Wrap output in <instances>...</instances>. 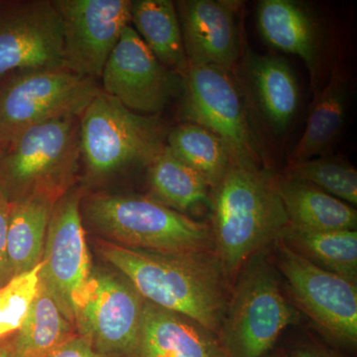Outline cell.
<instances>
[{"instance_id": "6da1fadb", "label": "cell", "mask_w": 357, "mask_h": 357, "mask_svg": "<svg viewBox=\"0 0 357 357\" xmlns=\"http://www.w3.org/2000/svg\"><path fill=\"white\" fill-rule=\"evenodd\" d=\"M100 255L145 301L184 314L218 335L229 293L213 253L166 255L102 243Z\"/></svg>"}, {"instance_id": "7a4b0ae2", "label": "cell", "mask_w": 357, "mask_h": 357, "mask_svg": "<svg viewBox=\"0 0 357 357\" xmlns=\"http://www.w3.org/2000/svg\"><path fill=\"white\" fill-rule=\"evenodd\" d=\"M213 255L234 281L251 257L278 241L289 225L278 177L266 167L232 163L211 197Z\"/></svg>"}, {"instance_id": "3957f363", "label": "cell", "mask_w": 357, "mask_h": 357, "mask_svg": "<svg viewBox=\"0 0 357 357\" xmlns=\"http://www.w3.org/2000/svg\"><path fill=\"white\" fill-rule=\"evenodd\" d=\"M79 119L35 124L0 145V192L10 203L64 196L82 161Z\"/></svg>"}, {"instance_id": "277c9868", "label": "cell", "mask_w": 357, "mask_h": 357, "mask_svg": "<svg viewBox=\"0 0 357 357\" xmlns=\"http://www.w3.org/2000/svg\"><path fill=\"white\" fill-rule=\"evenodd\" d=\"M239 270L218 338L225 357H264L300 314L282 292L280 273L264 252Z\"/></svg>"}, {"instance_id": "5b68a950", "label": "cell", "mask_w": 357, "mask_h": 357, "mask_svg": "<svg viewBox=\"0 0 357 357\" xmlns=\"http://www.w3.org/2000/svg\"><path fill=\"white\" fill-rule=\"evenodd\" d=\"M98 231L119 245L166 255L213 253L210 227L154 199L102 195L84 204Z\"/></svg>"}, {"instance_id": "8992f818", "label": "cell", "mask_w": 357, "mask_h": 357, "mask_svg": "<svg viewBox=\"0 0 357 357\" xmlns=\"http://www.w3.org/2000/svg\"><path fill=\"white\" fill-rule=\"evenodd\" d=\"M79 124L82 160L91 178L149 166L167 145L158 115L134 112L102 91L89 102Z\"/></svg>"}, {"instance_id": "52a82bcc", "label": "cell", "mask_w": 357, "mask_h": 357, "mask_svg": "<svg viewBox=\"0 0 357 357\" xmlns=\"http://www.w3.org/2000/svg\"><path fill=\"white\" fill-rule=\"evenodd\" d=\"M0 81V145L35 124L81 117L102 91L96 79L66 68L14 73Z\"/></svg>"}, {"instance_id": "ba28073f", "label": "cell", "mask_w": 357, "mask_h": 357, "mask_svg": "<svg viewBox=\"0 0 357 357\" xmlns=\"http://www.w3.org/2000/svg\"><path fill=\"white\" fill-rule=\"evenodd\" d=\"M183 112L187 121L208 129L225 142L236 165L263 166V154L238 86L229 70L189 64Z\"/></svg>"}, {"instance_id": "9c48e42d", "label": "cell", "mask_w": 357, "mask_h": 357, "mask_svg": "<svg viewBox=\"0 0 357 357\" xmlns=\"http://www.w3.org/2000/svg\"><path fill=\"white\" fill-rule=\"evenodd\" d=\"M144 299L128 279L91 272L74 301L77 335L107 357H137Z\"/></svg>"}, {"instance_id": "30bf717a", "label": "cell", "mask_w": 357, "mask_h": 357, "mask_svg": "<svg viewBox=\"0 0 357 357\" xmlns=\"http://www.w3.org/2000/svg\"><path fill=\"white\" fill-rule=\"evenodd\" d=\"M275 244L277 269L297 306L326 337L344 347H356V282L312 264L280 241Z\"/></svg>"}, {"instance_id": "8fae6325", "label": "cell", "mask_w": 357, "mask_h": 357, "mask_svg": "<svg viewBox=\"0 0 357 357\" xmlns=\"http://www.w3.org/2000/svg\"><path fill=\"white\" fill-rule=\"evenodd\" d=\"M59 68H65L64 44L53 1H0V79Z\"/></svg>"}, {"instance_id": "7c38bea8", "label": "cell", "mask_w": 357, "mask_h": 357, "mask_svg": "<svg viewBox=\"0 0 357 357\" xmlns=\"http://www.w3.org/2000/svg\"><path fill=\"white\" fill-rule=\"evenodd\" d=\"M62 22L66 69L100 79L122 32L131 0H53Z\"/></svg>"}, {"instance_id": "4fadbf2b", "label": "cell", "mask_w": 357, "mask_h": 357, "mask_svg": "<svg viewBox=\"0 0 357 357\" xmlns=\"http://www.w3.org/2000/svg\"><path fill=\"white\" fill-rule=\"evenodd\" d=\"M81 203V192L70 191L54 204L40 271V280L72 324L75 298L91 272Z\"/></svg>"}, {"instance_id": "5bb4252c", "label": "cell", "mask_w": 357, "mask_h": 357, "mask_svg": "<svg viewBox=\"0 0 357 357\" xmlns=\"http://www.w3.org/2000/svg\"><path fill=\"white\" fill-rule=\"evenodd\" d=\"M177 76L157 60L129 25L110 54L100 79L102 91L128 109L157 115L177 93Z\"/></svg>"}, {"instance_id": "9a60e30c", "label": "cell", "mask_w": 357, "mask_h": 357, "mask_svg": "<svg viewBox=\"0 0 357 357\" xmlns=\"http://www.w3.org/2000/svg\"><path fill=\"white\" fill-rule=\"evenodd\" d=\"M234 2L188 0L178 2V17L188 64L229 70L239 57Z\"/></svg>"}, {"instance_id": "2e32d148", "label": "cell", "mask_w": 357, "mask_h": 357, "mask_svg": "<svg viewBox=\"0 0 357 357\" xmlns=\"http://www.w3.org/2000/svg\"><path fill=\"white\" fill-rule=\"evenodd\" d=\"M137 357H225L218 335L191 318L144 301Z\"/></svg>"}, {"instance_id": "e0dca14e", "label": "cell", "mask_w": 357, "mask_h": 357, "mask_svg": "<svg viewBox=\"0 0 357 357\" xmlns=\"http://www.w3.org/2000/svg\"><path fill=\"white\" fill-rule=\"evenodd\" d=\"M257 25L268 45L302 59L316 82L319 56L318 24L306 7L293 0H262Z\"/></svg>"}, {"instance_id": "ac0fdd59", "label": "cell", "mask_w": 357, "mask_h": 357, "mask_svg": "<svg viewBox=\"0 0 357 357\" xmlns=\"http://www.w3.org/2000/svg\"><path fill=\"white\" fill-rule=\"evenodd\" d=\"M246 74L265 121L281 134L292 122L300 102L297 79L286 61L248 53Z\"/></svg>"}, {"instance_id": "d6986e66", "label": "cell", "mask_w": 357, "mask_h": 357, "mask_svg": "<svg viewBox=\"0 0 357 357\" xmlns=\"http://www.w3.org/2000/svg\"><path fill=\"white\" fill-rule=\"evenodd\" d=\"M278 191L292 227L307 230H356V208L323 190L284 176L278 177Z\"/></svg>"}, {"instance_id": "ffe728a7", "label": "cell", "mask_w": 357, "mask_h": 357, "mask_svg": "<svg viewBox=\"0 0 357 357\" xmlns=\"http://www.w3.org/2000/svg\"><path fill=\"white\" fill-rule=\"evenodd\" d=\"M347 98V77L335 64L328 84L314 100L304 133L289 156L288 166L328 154L344 128Z\"/></svg>"}, {"instance_id": "44dd1931", "label": "cell", "mask_w": 357, "mask_h": 357, "mask_svg": "<svg viewBox=\"0 0 357 357\" xmlns=\"http://www.w3.org/2000/svg\"><path fill=\"white\" fill-rule=\"evenodd\" d=\"M56 202L50 197L35 195L11 203L6 241L11 278L41 263L52 208Z\"/></svg>"}, {"instance_id": "7402d4cb", "label": "cell", "mask_w": 357, "mask_h": 357, "mask_svg": "<svg viewBox=\"0 0 357 357\" xmlns=\"http://www.w3.org/2000/svg\"><path fill=\"white\" fill-rule=\"evenodd\" d=\"M131 22L134 30L157 60L167 69L184 77L189 64L174 2L171 0L131 1Z\"/></svg>"}, {"instance_id": "603a6c76", "label": "cell", "mask_w": 357, "mask_h": 357, "mask_svg": "<svg viewBox=\"0 0 357 357\" xmlns=\"http://www.w3.org/2000/svg\"><path fill=\"white\" fill-rule=\"evenodd\" d=\"M278 241L319 268L357 280V230H307L289 225Z\"/></svg>"}, {"instance_id": "cb8c5ba5", "label": "cell", "mask_w": 357, "mask_h": 357, "mask_svg": "<svg viewBox=\"0 0 357 357\" xmlns=\"http://www.w3.org/2000/svg\"><path fill=\"white\" fill-rule=\"evenodd\" d=\"M77 335L41 280L22 326L13 337L20 357H45Z\"/></svg>"}, {"instance_id": "d4e9b609", "label": "cell", "mask_w": 357, "mask_h": 357, "mask_svg": "<svg viewBox=\"0 0 357 357\" xmlns=\"http://www.w3.org/2000/svg\"><path fill=\"white\" fill-rule=\"evenodd\" d=\"M167 147L178 160L202 176L215 189L232 165L231 155L218 135L194 123L173 128L166 138Z\"/></svg>"}, {"instance_id": "484cf974", "label": "cell", "mask_w": 357, "mask_h": 357, "mask_svg": "<svg viewBox=\"0 0 357 357\" xmlns=\"http://www.w3.org/2000/svg\"><path fill=\"white\" fill-rule=\"evenodd\" d=\"M148 168L150 185L160 203L180 213L211 204V188L206 181L178 160L167 145Z\"/></svg>"}, {"instance_id": "4316f807", "label": "cell", "mask_w": 357, "mask_h": 357, "mask_svg": "<svg viewBox=\"0 0 357 357\" xmlns=\"http://www.w3.org/2000/svg\"><path fill=\"white\" fill-rule=\"evenodd\" d=\"M285 176L309 183L352 206L357 204V171L342 157H314L288 166Z\"/></svg>"}, {"instance_id": "83f0119b", "label": "cell", "mask_w": 357, "mask_h": 357, "mask_svg": "<svg viewBox=\"0 0 357 357\" xmlns=\"http://www.w3.org/2000/svg\"><path fill=\"white\" fill-rule=\"evenodd\" d=\"M41 267L40 263L0 287V340L17 333L22 326L38 289Z\"/></svg>"}, {"instance_id": "f1b7e54d", "label": "cell", "mask_w": 357, "mask_h": 357, "mask_svg": "<svg viewBox=\"0 0 357 357\" xmlns=\"http://www.w3.org/2000/svg\"><path fill=\"white\" fill-rule=\"evenodd\" d=\"M11 203L0 192V287L10 280L8 263H7L6 241L8 231Z\"/></svg>"}, {"instance_id": "f546056e", "label": "cell", "mask_w": 357, "mask_h": 357, "mask_svg": "<svg viewBox=\"0 0 357 357\" xmlns=\"http://www.w3.org/2000/svg\"><path fill=\"white\" fill-rule=\"evenodd\" d=\"M45 357H107L100 354L89 340L77 335L56 347Z\"/></svg>"}, {"instance_id": "4dcf8cb0", "label": "cell", "mask_w": 357, "mask_h": 357, "mask_svg": "<svg viewBox=\"0 0 357 357\" xmlns=\"http://www.w3.org/2000/svg\"><path fill=\"white\" fill-rule=\"evenodd\" d=\"M290 357H338L333 352L314 344H303L296 347Z\"/></svg>"}, {"instance_id": "1f68e13d", "label": "cell", "mask_w": 357, "mask_h": 357, "mask_svg": "<svg viewBox=\"0 0 357 357\" xmlns=\"http://www.w3.org/2000/svg\"><path fill=\"white\" fill-rule=\"evenodd\" d=\"M0 357H20L14 349L13 337L0 340Z\"/></svg>"}, {"instance_id": "d6a6232c", "label": "cell", "mask_w": 357, "mask_h": 357, "mask_svg": "<svg viewBox=\"0 0 357 357\" xmlns=\"http://www.w3.org/2000/svg\"><path fill=\"white\" fill-rule=\"evenodd\" d=\"M264 357H285V356H282V354H279V352H275V354H273V352H269V354H266V356H265Z\"/></svg>"}]
</instances>
